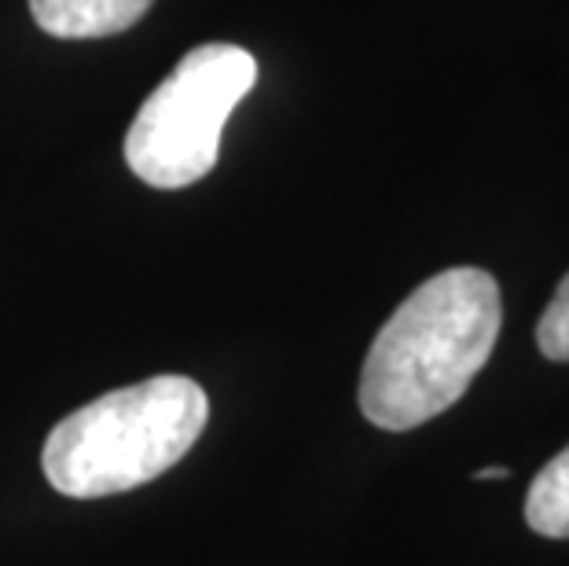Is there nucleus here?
Listing matches in <instances>:
<instances>
[{
	"label": "nucleus",
	"instance_id": "nucleus-1",
	"mask_svg": "<svg viewBox=\"0 0 569 566\" xmlns=\"http://www.w3.org/2000/svg\"><path fill=\"white\" fill-rule=\"evenodd\" d=\"M503 324L492 272L459 265L411 291L368 349L360 413L382 430H411L452 408L492 357Z\"/></svg>",
	"mask_w": 569,
	"mask_h": 566
},
{
	"label": "nucleus",
	"instance_id": "nucleus-2",
	"mask_svg": "<svg viewBox=\"0 0 569 566\" xmlns=\"http://www.w3.org/2000/svg\"><path fill=\"white\" fill-rule=\"evenodd\" d=\"M210 419V397L188 376H154L111 390L59 419L44 441L48 486L100 500L148 486L191 453Z\"/></svg>",
	"mask_w": 569,
	"mask_h": 566
},
{
	"label": "nucleus",
	"instance_id": "nucleus-3",
	"mask_svg": "<svg viewBox=\"0 0 569 566\" xmlns=\"http://www.w3.org/2000/svg\"><path fill=\"white\" fill-rule=\"evenodd\" d=\"M258 81L239 44H199L154 89L126 132V162L151 188H188L221 159V132Z\"/></svg>",
	"mask_w": 569,
	"mask_h": 566
},
{
	"label": "nucleus",
	"instance_id": "nucleus-4",
	"mask_svg": "<svg viewBox=\"0 0 569 566\" xmlns=\"http://www.w3.org/2000/svg\"><path fill=\"white\" fill-rule=\"evenodd\" d=\"M154 0H30L33 22L52 38H111L148 16Z\"/></svg>",
	"mask_w": 569,
	"mask_h": 566
},
{
	"label": "nucleus",
	"instance_id": "nucleus-5",
	"mask_svg": "<svg viewBox=\"0 0 569 566\" xmlns=\"http://www.w3.org/2000/svg\"><path fill=\"white\" fill-rule=\"evenodd\" d=\"M526 523L540 537H569V445L532 478Z\"/></svg>",
	"mask_w": 569,
	"mask_h": 566
},
{
	"label": "nucleus",
	"instance_id": "nucleus-6",
	"mask_svg": "<svg viewBox=\"0 0 569 566\" xmlns=\"http://www.w3.org/2000/svg\"><path fill=\"white\" fill-rule=\"evenodd\" d=\"M537 346L548 360H569V272L555 287L551 302L537 324Z\"/></svg>",
	"mask_w": 569,
	"mask_h": 566
},
{
	"label": "nucleus",
	"instance_id": "nucleus-7",
	"mask_svg": "<svg viewBox=\"0 0 569 566\" xmlns=\"http://www.w3.org/2000/svg\"><path fill=\"white\" fill-rule=\"evenodd\" d=\"M511 471L507 467H500V464H492V467H481V471L475 475V478H481V481H496V478H507Z\"/></svg>",
	"mask_w": 569,
	"mask_h": 566
}]
</instances>
